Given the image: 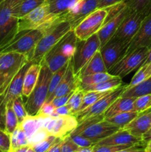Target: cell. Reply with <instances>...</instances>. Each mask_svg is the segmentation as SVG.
<instances>
[{
  "label": "cell",
  "instance_id": "6da1fadb",
  "mask_svg": "<svg viewBox=\"0 0 151 152\" xmlns=\"http://www.w3.org/2000/svg\"><path fill=\"white\" fill-rule=\"evenodd\" d=\"M60 17L49 11L48 4L44 1L25 16L19 19L18 31L41 30L44 34L53 26L62 22Z\"/></svg>",
  "mask_w": 151,
  "mask_h": 152
},
{
  "label": "cell",
  "instance_id": "7a4b0ae2",
  "mask_svg": "<svg viewBox=\"0 0 151 152\" xmlns=\"http://www.w3.org/2000/svg\"><path fill=\"white\" fill-rule=\"evenodd\" d=\"M41 70L38 80L30 94L25 102V108L29 115H36L40 108L46 101L48 95L49 85L53 74L43 59L41 62Z\"/></svg>",
  "mask_w": 151,
  "mask_h": 152
},
{
  "label": "cell",
  "instance_id": "3957f363",
  "mask_svg": "<svg viewBox=\"0 0 151 152\" xmlns=\"http://www.w3.org/2000/svg\"><path fill=\"white\" fill-rule=\"evenodd\" d=\"M21 0H2L0 2V49L9 44L18 34L19 19L13 10Z\"/></svg>",
  "mask_w": 151,
  "mask_h": 152
},
{
  "label": "cell",
  "instance_id": "277c9868",
  "mask_svg": "<svg viewBox=\"0 0 151 152\" xmlns=\"http://www.w3.org/2000/svg\"><path fill=\"white\" fill-rule=\"evenodd\" d=\"M44 35L41 30H25L18 32L7 45L0 49L1 53H18L23 54L31 62L37 44Z\"/></svg>",
  "mask_w": 151,
  "mask_h": 152
},
{
  "label": "cell",
  "instance_id": "5b68a950",
  "mask_svg": "<svg viewBox=\"0 0 151 152\" xmlns=\"http://www.w3.org/2000/svg\"><path fill=\"white\" fill-rule=\"evenodd\" d=\"M28 62V58L21 53L0 52V95H4L13 77Z\"/></svg>",
  "mask_w": 151,
  "mask_h": 152
},
{
  "label": "cell",
  "instance_id": "8992f818",
  "mask_svg": "<svg viewBox=\"0 0 151 152\" xmlns=\"http://www.w3.org/2000/svg\"><path fill=\"white\" fill-rule=\"evenodd\" d=\"M72 28L68 21H62L53 26L43 36L37 44L31 62L40 63L44 55L67 34Z\"/></svg>",
  "mask_w": 151,
  "mask_h": 152
},
{
  "label": "cell",
  "instance_id": "52a82bcc",
  "mask_svg": "<svg viewBox=\"0 0 151 152\" xmlns=\"http://www.w3.org/2000/svg\"><path fill=\"white\" fill-rule=\"evenodd\" d=\"M149 50V48L142 47L125 53L123 57L110 68L107 72L114 77L121 78L125 77L134 70L140 68L147 56Z\"/></svg>",
  "mask_w": 151,
  "mask_h": 152
},
{
  "label": "cell",
  "instance_id": "ba28073f",
  "mask_svg": "<svg viewBox=\"0 0 151 152\" xmlns=\"http://www.w3.org/2000/svg\"><path fill=\"white\" fill-rule=\"evenodd\" d=\"M100 48L101 42L97 34H93L85 40H77L75 53L71 58L73 69L76 76Z\"/></svg>",
  "mask_w": 151,
  "mask_h": 152
},
{
  "label": "cell",
  "instance_id": "9c48e42d",
  "mask_svg": "<svg viewBox=\"0 0 151 152\" xmlns=\"http://www.w3.org/2000/svg\"><path fill=\"white\" fill-rule=\"evenodd\" d=\"M107 12L108 7L98 8L86 16L73 29L78 39L85 40L97 34L105 23Z\"/></svg>",
  "mask_w": 151,
  "mask_h": 152
},
{
  "label": "cell",
  "instance_id": "30bf717a",
  "mask_svg": "<svg viewBox=\"0 0 151 152\" xmlns=\"http://www.w3.org/2000/svg\"><path fill=\"white\" fill-rule=\"evenodd\" d=\"M127 86V85L125 84L121 85L117 88L111 91L110 93L101 98L100 99H99L97 102L90 105V107L75 114L74 116L76 117L78 123H81V122L84 121L89 118H91V117H97V116L104 114V113L110 106L111 104L121 96V94L126 89Z\"/></svg>",
  "mask_w": 151,
  "mask_h": 152
},
{
  "label": "cell",
  "instance_id": "8fae6325",
  "mask_svg": "<svg viewBox=\"0 0 151 152\" xmlns=\"http://www.w3.org/2000/svg\"><path fill=\"white\" fill-rule=\"evenodd\" d=\"M78 125L76 117L74 115L59 116V117H48L44 119L43 127L47 129L49 134L56 137L64 139L66 137L70 136L71 133L75 130Z\"/></svg>",
  "mask_w": 151,
  "mask_h": 152
},
{
  "label": "cell",
  "instance_id": "7c38bea8",
  "mask_svg": "<svg viewBox=\"0 0 151 152\" xmlns=\"http://www.w3.org/2000/svg\"><path fill=\"white\" fill-rule=\"evenodd\" d=\"M146 16L147 14L144 13L129 10L112 37L130 43L139 31Z\"/></svg>",
  "mask_w": 151,
  "mask_h": 152
},
{
  "label": "cell",
  "instance_id": "4fadbf2b",
  "mask_svg": "<svg viewBox=\"0 0 151 152\" xmlns=\"http://www.w3.org/2000/svg\"><path fill=\"white\" fill-rule=\"evenodd\" d=\"M128 46L129 43L111 37L109 41L100 48L99 52L107 71L127 53Z\"/></svg>",
  "mask_w": 151,
  "mask_h": 152
},
{
  "label": "cell",
  "instance_id": "5bb4252c",
  "mask_svg": "<svg viewBox=\"0 0 151 152\" xmlns=\"http://www.w3.org/2000/svg\"><path fill=\"white\" fill-rule=\"evenodd\" d=\"M100 0H78L68 13L62 16V21H68L73 30L84 18L98 9Z\"/></svg>",
  "mask_w": 151,
  "mask_h": 152
},
{
  "label": "cell",
  "instance_id": "9a60e30c",
  "mask_svg": "<svg viewBox=\"0 0 151 152\" xmlns=\"http://www.w3.org/2000/svg\"><path fill=\"white\" fill-rule=\"evenodd\" d=\"M119 129H121V128L109 123L104 119L97 123L89 125L77 134L87 138L96 145L99 141L107 137Z\"/></svg>",
  "mask_w": 151,
  "mask_h": 152
},
{
  "label": "cell",
  "instance_id": "2e32d148",
  "mask_svg": "<svg viewBox=\"0 0 151 152\" xmlns=\"http://www.w3.org/2000/svg\"><path fill=\"white\" fill-rule=\"evenodd\" d=\"M99 145H130V146H145L142 138L136 137L127 131L121 129L107 137L96 144Z\"/></svg>",
  "mask_w": 151,
  "mask_h": 152
},
{
  "label": "cell",
  "instance_id": "e0dca14e",
  "mask_svg": "<svg viewBox=\"0 0 151 152\" xmlns=\"http://www.w3.org/2000/svg\"><path fill=\"white\" fill-rule=\"evenodd\" d=\"M142 47H147L150 49L151 48V10L145 16L138 32L129 43L127 53Z\"/></svg>",
  "mask_w": 151,
  "mask_h": 152
},
{
  "label": "cell",
  "instance_id": "ac0fdd59",
  "mask_svg": "<svg viewBox=\"0 0 151 152\" xmlns=\"http://www.w3.org/2000/svg\"><path fill=\"white\" fill-rule=\"evenodd\" d=\"M78 88V79H77V77L75 75L73 72L72 62H71L70 59L63 78L61 80L60 83L57 86V88H56L55 91L53 93V94L50 97L47 98L45 102H51L53 99H54L55 97L68 94L70 93V92L74 91Z\"/></svg>",
  "mask_w": 151,
  "mask_h": 152
},
{
  "label": "cell",
  "instance_id": "d6986e66",
  "mask_svg": "<svg viewBox=\"0 0 151 152\" xmlns=\"http://www.w3.org/2000/svg\"><path fill=\"white\" fill-rule=\"evenodd\" d=\"M31 62H28V63L25 64L11 80L4 93V102L5 105L8 102H13L16 98L23 96L22 88H23L24 79Z\"/></svg>",
  "mask_w": 151,
  "mask_h": 152
},
{
  "label": "cell",
  "instance_id": "ffe728a7",
  "mask_svg": "<svg viewBox=\"0 0 151 152\" xmlns=\"http://www.w3.org/2000/svg\"><path fill=\"white\" fill-rule=\"evenodd\" d=\"M151 128V111H147L141 113L133 119L123 129L127 131L136 137L142 138L146 132Z\"/></svg>",
  "mask_w": 151,
  "mask_h": 152
},
{
  "label": "cell",
  "instance_id": "44dd1931",
  "mask_svg": "<svg viewBox=\"0 0 151 152\" xmlns=\"http://www.w3.org/2000/svg\"><path fill=\"white\" fill-rule=\"evenodd\" d=\"M128 10V7H126L125 8L121 10L118 14L104 23L101 29L97 33L101 42V47L103 46L107 42L109 41L110 39L114 35L121 21L127 15Z\"/></svg>",
  "mask_w": 151,
  "mask_h": 152
},
{
  "label": "cell",
  "instance_id": "7402d4cb",
  "mask_svg": "<svg viewBox=\"0 0 151 152\" xmlns=\"http://www.w3.org/2000/svg\"><path fill=\"white\" fill-rule=\"evenodd\" d=\"M42 59L52 74L65 66L70 61V59L62 54L56 44L44 55Z\"/></svg>",
  "mask_w": 151,
  "mask_h": 152
},
{
  "label": "cell",
  "instance_id": "603a6c76",
  "mask_svg": "<svg viewBox=\"0 0 151 152\" xmlns=\"http://www.w3.org/2000/svg\"><path fill=\"white\" fill-rule=\"evenodd\" d=\"M134 100L135 98L119 96L111 104L110 106L104 113L105 118L113 117L116 114H121V113L134 111V106H133Z\"/></svg>",
  "mask_w": 151,
  "mask_h": 152
},
{
  "label": "cell",
  "instance_id": "cb8c5ba5",
  "mask_svg": "<svg viewBox=\"0 0 151 152\" xmlns=\"http://www.w3.org/2000/svg\"><path fill=\"white\" fill-rule=\"evenodd\" d=\"M40 70H41V63L31 62L24 79L23 88H22L23 96L28 97L33 90L38 80Z\"/></svg>",
  "mask_w": 151,
  "mask_h": 152
},
{
  "label": "cell",
  "instance_id": "d4e9b609",
  "mask_svg": "<svg viewBox=\"0 0 151 152\" xmlns=\"http://www.w3.org/2000/svg\"><path fill=\"white\" fill-rule=\"evenodd\" d=\"M102 72H107V70L105 67V62L99 50L87 62V63L81 68L76 77H84V76Z\"/></svg>",
  "mask_w": 151,
  "mask_h": 152
},
{
  "label": "cell",
  "instance_id": "484cf974",
  "mask_svg": "<svg viewBox=\"0 0 151 152\" xmlns=\"http://www.w3.org/2000/svg\"><path fill=\"white\" fill-rule=\"evenodd\" d=\"M78 38L76 36L73 30L67 33L57 43L58 48L62 55L70 59L76 50V46Z\"/></svg>",
  "mask_w": 151,
  "mask_h": 152
},
{
  "label": "cell",
  "instance_id": "4316f807",
  "mask_svg": "<svg viewBox=\"0 0 151 152\" xmlns=\"http://www.w3.org/2000/svg\"><path fill=\"white\" fill-rule=\"evenodd\" d=\"M46 117L40 115H29L28 114L19 126L24 131L28 140L39 128L43 127L44 119Z\"/></svg>",
  "mask_w": 151,
  "mask_h": 152
},
{
  "label": "cell",
  "instance_id": "83f0119b",
  "mask_svg": "<svg viewBox=\"0 0 151 152\" xmlns=\"http://www.w3.org/2000/svg\"><path fill=\"white\" fill-rule=\"evenodd\" d=\"M123 85L122 80L119 77H113L110 80L97 84L89 85L78 87L84 91H108L113 90Z\"/></svg>",
  "mask_w": 151,
  "mask_h": 152
},
{
  "label": "cell",
  "instance_id": "f1b7e54d",
  "mask_svg": "<svg viewBox=\"0 0 151 152\" xmlns=\"http://www.w3.org/2000/svg\"><path fill=\"white\" fill-rule=\"evenodd\" d=\"M147 94H151V77L133 87H127L120 96L136 98Z\"/></svg>",
  "mask_w": 151,
  "mask_h": 152
},
{
  "label": "cell",
  "instance_id": "f546056e",
  "mask_svg": "<svg viewBox=\"0 0 151 152\" xmlns=\"http://www.w3.org/2000/svg\"><path fill=\"white\" fill-rule=\"evenodd\" d=\"M78 1V0H46L48 4L50 13L59 17L68 13V10Z\"/></svg>",
  "mask_w": 151,
  "mask_h": 152
},
{
  "label": "cell",
  "instance_id": "4dcf8cb0",
  "mask_svg": "<svg viewBox=\"0 0 151 152\" xmlns=\"http://www.w3.org/2000/svg\"><path fill=\"white\" fill-rule=\"evenodd\" d=\"M45 1L46 0H21L13 8V16L19 19H21Z\"/></svg>",
  "mask_w": 151,
  "mask_h": 152
},
{
  "label": "cell",
  "instance_id": "1f68e13d",
  "mask_svg": "<svg viewBox=\"0 0 151 152\" xmlns=\"http://www.w3.org/2000/svg\"><path fill=\"white\" fill-rule=\"evenodd\" d=\"M113 77L114 76L111 75L108 72H102L84 76V77H77V79H78V87H81V86H84L97 84V83L110 80V79L113 78Z\"/></svg>",
  "mask_w": 151,
  "mask_h": 152
},
{
  "label": "cell",
  "instance_id": "d6a6232c",
  "mask_svg": "<svg viewBox=\"0 0 151 152\" xmlns=\"http://www.w3.org/2000/svg\"><path fill=\"white\" fill-rule=\"evenodd\" d=\"M139 114V113H138L137 111H128V112L121 113V114H116L113 117H107V118L105 119L109 123L118 126L121 129H123L124 126H127L129 123H130L133 119L136 118Z\"/></svg>",
  "mask_w": 151,
  "mask_h": 152
},
{
  "label": "cell",
  "instance_id": "836d02e7",
  "mask_svg": "<svg viewBox=\"0 0 151 152\" xmlns=\"http://www.w3.org/2000/svg\"><path fill=\"white\" fill-rule=\"evenodd\" d=\"M13 102H8L5 107V129L4 131L9 134H11L19 126L17 117L12 106Z\"/></svg>",
  "mask_w": 151,
  "mask_h": 152
},
{
  "label": "cell",
  "instance_id": "e575fe53",
  "mask_svg": "<svg viewBox=\"0 0 151 152\" xmlns=\"http://www.w3.org/2000/svg\"><path fill=\"white\" fill-rule=\"evenodd\" d=\"M26 145H29L28 138L20 126H18L10 134V151H15L16 148Z\"/></svg>",
  "mask_w": 151,
  "mask_h": 152
},
{
  "label": "cell",
  "instance_id": "d590c367",
  "mask_svg": "<svg viewBox=\"0 0 151 152\" xmlns=\"http://www.w3.org/2000/svg\"><path fill=\"white\" fill-rule=\"evenodd\" d=\"M84 95V91L78 88L74 91L70 97L69 98L66 105H68L70 111L71 115H75L79 111V108L81 107V103H82Z\"/></svg>",
  "mask_w": 151,
  "mask_h": 152
},
{
  "label": "cell",
  "instance_id": "8d00e7d4",
  "mask_svg": "<svg viewBox=\"0 0 151 152\" xmlns=\"http://www.w3.org/2000/svg\"><path fill=\"white\" fill-rule=\"evenodd\" d=\"M111 91H84L82 103H81V107L79 108V111L78 112H80V111H83L85 108L90 107V105H92L95 102H97L101 98H102L105 95L107 94L108 93H110Z\"/></svg>",
  "mask_w": 151,
  "mask_h": 152
},
{
  "label": "cell",
  "instance_id": "74e56055",
  "mask_svg": "<svg viewBox=\"0 0 151 152\" xmlns=\"http://www.w3.org/2000/svg\"><path fill=\"white\" fill-rule=\"evenodd\" d=\"M130 10L147 15L151 10V0H124Z\"/></svg>",
  "mask_w": 151,
  "mask_h": 152
},
{
  "label": "cell",
  "instance_id": "f35d334b",
  "mask_svg": "<svg viewBox=\"0 0 151 152\" xmlns=\"http://www.w3.org/2000/svg\"><path fill=\"white\" fill-rule=\"evenodd\" d=\"M150 77H151V63L141 66L138 69L137 72L133 76L131 81L127 85V87H133V86L140 83L141 82L147 80Z\"/></svg>",
  "mask_w": 151,
  "mask_h": 152
},
{
  "label": "cell",
  "instance_id": "ab89813d",
  "mask_svg": "<svg viewBox=\"0 0 151 152\" xmlns=\"http://www.w3.org/2000/svg\"><path fill=\"white\" fill-rule=\"evenodd\" d=\"M133 106H134V111H137L139 114L150 110L151 94L144 95V96L135 98Z\"/></svg>",
  "mask_w": 151,
  "mask_h": 152
},
{
  "label": "cell",
  "instance_id": "60d3db41",
  "mask_svg": "<svg viewBox=\"0 0 151 152\" xmlns=\"http://www.w3.org/2000/svg\"><path fill=\"white\" fill-rule=\"evenodd\" d=\"M68 63H69V62H68ZM68 63L66 64V65H65V66L62 67V68H61L59 70H58L56 72L53 73V75H52L51 80H50V85H49V90H48V95H47V98L50 97V96L53 94V93L55 91V90H56V88H57V86H59V84L60 83L61 80H62L64 75L65 74V72H66Z\"/></svg>",
  "mask_w": 151,
  "mask_h": 152
},
{
  "label": "cell",
  "instance_id": "b9f144b4",
  "mask_svg": "<svg viewBox=\"0 0 151 152\" xmlns=\"http://www.w3.org/2000/svg\"><path fill=\"white\" fill-rule=\"evenodd\" d=\"M59 140H61V138L56 137L53 135L50 134L45 139L37 142V143L33 144L31 146L33 147L36 152H46L53 144L58 142Z\"/></svg>",
  "mask_w": 151,
  "mask_h": 152
},
{
  "label": "cell",
  "instance_id": "7bdbcfd3",
  "mask_svg": "<svg viewBox=\"0 0 151 152\" xmlns=\"http://www.w3.org/2000/svg\"><path fill=\"white\" fill-rule=\"evenodd\" d=\"M12 106H13V111H14L16 117H17L19 123H21L23 121L24 119L28 115L26 108H25V105L24 103L22 96H19V97L16 98L13 101Z\"/></svg>",
  "mask_w": 151,
  "mask_h": 152
},
{
  "label": "cell",
  "instance_id": "ee69618b",
  "mask_svg": "<svg viewBox=\"0 0 151 152\" xmlns=\"http://www.w3.org/2000/svg\"><path fill=\"white\" fill-rule=\"evenodd\" d=\"M10 151V135L0 129V152Z\"/></svg>",
  "mask_w": 151,
  "mask_h": 152
},
{
  "label": "cell",
  "instance_id": "f6af8a7d",
  "mask_svg": "<svg viewBox=\"0 0 151 152\" xmlns=\"http://www.w3.org/2000/svg\"><path fill=\"white\" fill-rule=\"evenodd\" d=\"M50 134L47 132V129L44 127H41L32 135L30 138L28 140V142H29V145H32L33 144L37 143V142H40V141L43 140L44 139H45L47 136H49Z\"/></svg>",
  "mask_w": 151,
  "mask_h": 152
},
{
  "label": "cell",
  "instance_id": "bcb514c9",
  "mask_svg": "<svg viewBox=\"0 0 151 152\" xmlns=\"http://www.w3.org/2000/svg\"><path fill=\"white\" fill-rule=\"evenodd\" d=\"M130 145H93V152H116L130 148Z\"/></svg>",
  "mask_w": 151,
  "mask_h": 152
},
{
  "label": "cell",
  "instance_id": "7dc6e473",
  "mask_svg": "<svg viewBox=\"0 0 151 152\" xmlns=\"http://www.w3.org/2000/svg\"><path fill=\"white\" fill-rule=\"evenodd\" d=\"M79 147L71 140L70 136L63 139L61 146V152H76Z\"/></svg>",
  "mask_w": 151,
  "mask_h": 152
},
{
  "label": "cell",
  "instance_id": "c3c4849f",
  "mask_svg": "<svg viewBox=\"0 0 151 152\" xmlns=\"http://www.w3.org/2000/svg\"><path fill=\"white\" fill-rule=\"evenodd\" d=\"M70 137L71 138V140H72L79 148H82V147H90L95 145V144L93 143L92 141H90V140L84 137L81 136V135L79 134H70Z\"/></svg>",
  "mask_w": 151,
  "mask_h": 152
},
{
  "label": "cell",
  "instance_id": "681fc988",
  "mask_svg": "<svg viewBox=\"0 0 151 152\" xmlns=\"http://www.w3.org/2000/svg\"><path fill=\"white\" fill-rule=\"evenodd\" d=\"M55 109H56V107L52 104L51 102H44L36 115L42 116L44 117H50L51 114L55 111Z\"/></svg>",
  "mask_w": 151,
  "mask_h": 152
},
{
  "label": "cell",
  "instance_id": "f907efd6",
  "mask_svg": "<svg viewBox=\"0 0 151 152\" xmlns=\"http://www.w3.org/2000/svg\"><path fill=\"white\" fill-rule=\"evenodd\" d=\"M4 95H0V129H5V104L4 102Z\"/></svg>",
  "mask_w": 151,
  "mask_h": 152
},
{
  "label": "cell",
  "instance_id": "816d5d0a",
  "mask_svg": "<svg viewBox=\"0 0 151 152\" xmlns=\"http://www.w3.org/2000/svg\"><path fill=\"white\" fill-rule=\"evenodd\" d=\"M73 93V91L70 92V93L68 94H66V95H64V96L55 97L54 99H53V100L51 101L52 104H53V105H54L56 108H59V107L65 105L67 104V102H68L69 98L70 97V96L72 95Z\"/></svg>",
  "mask_w": 151,
  "mask_h": 152
},
{
  "label": "cell",
  "instance_id": "f5cc1de1",
  "mask_svg": "<svg viewBox=\"0 0 151 152\" xmlns=\"http://www.w3.org/2000/svg\"><path fill=\"white\" fill-rule=\"evenodd\" d=\"M68 114H70V111L68 105H63V106L59 107V108H56L55 111L51 114L50 117L56 118V117H59V116L68 115Z\"/></svg>",
  "mask_w": 151,
  "mask_h": 152
},
{
  "label": "cell",
  "instance_id": "db71d44e",
  "mask_svg": "<svg viewBox=\"0 0 151 152\" xmlns=\"http://www.w3.org/2000/svg\"><path fill=\"white\" fill-rule=\"evenodd\" d=\"M124 0H100L98 5V8H106L110 6L121 2Z\"/></svg>",
  "mask_w": 151,
  "mask_h": 152
},
{
  "label": "cell",
  "instance_id": "11a10c76",
  "mask_svg": "<svg viewBox=\"0 0 151 152\" xmlns=\"http://www.w3.org/2000/svg\"><path fill=\"white\" fill-rule=\"evenodd\" d=\"M145 146H139V145H136V146H132L130 148H125V149L120 150V151L116 152H145L144 151Z\"/></svg>",
  "mask_w": 151,
  "mask_h": 152
},
{
  "label": "cell",
  "instance_id": "9f6ffc18",
  "mask_svg": "<svg viewBox=\"0 0 151 152\" xmlns=\"http://www.w3.org/2000/svg\"><path fill=\"white\" fill-rule=\"evenodd\" d=\"M62 140H63V139L59 140L58 142L53 144L46 152H61V146H62Z\"/></svg>",
  "mask_w": 151,
  "mask_h": 152
},
{
  "label": "cell",
  "instance_id": "6f0895ef",
  "mask_svg": "<svg viewBox=\"0 0 151 152\" xmlns=\"http://www.w3.org/2000/svg\"><path fill=\"white\" fill-rule=\"evenodd\" d=\"M16 152H36L30 145H26L19 147L15 150Z\"/></svg>",
  "mask_w": 151,
  "mask_h": 152
},
{
  "label": "cell",
  "instance_id": "680465c9",
  "mask_svg": "<svg viewBox=\"0 0 151 152\" xmlns=\"http://www.w3.org/2000/svg\"><path fill=\"white\" fill-rule=\"evenodd\" d=\"M142 140L144 141L145 144L147 143V142H149L150 140H151V128L148 130L147 132L144 134L142 137Z\"/></svg>",
  "mask_w": 151,
  "mask_h": 152
},
{
  "label": "cell",
  "instance_id": "91938a15",
  "mask_svg": "<svg viewBox=\"0 0 151 152\" xmlns=\"http://www.w3.org/2000/svg\"><path fill=\"white\" fill-rule=\"evenodd\" d=\"M93 146L90 147H82V148H79L78 149L77 152H93Z\"/></svg>",
  "mask_w": 151,
  "mask_h": 152
},
{
  "label": "cell",
  "instance_id": "94428289",
  "mask_svg": "<svg viewBox=\"0 0 151 152\" xmlns=\"http://www.w3.org/2000/svg\"><path fill=\"white\" fill-rule=\"evenodd\" d=\"M150 63H151V48H150V49L147 56V58L145 59V60L144 61V62L142 63V65H141V66H142V65H147V64H150Z\"/></svg>",
  "mask_w": 151,
  "mask_h": 152
},
{
  "label": "cell",
  "instance_id": "6125c7cd",
  "mask_svg": "<svg viewBox=\"0 0 151 152\" xmlns=\"http://www.w3.org/2000/svg\"><path fill=\"white\" fill-rule=\"evenodd\" d=\"M144 151L145 152H151V140L147 142L145 145L144 147Z\"/></svg>",
  "mask_w": 151,
  "mask_h": 152
},
{
  "label": "cell",
  "instance_id": "be15d7a7",
  "mask_svg": "<svg viewBox=\"0 0 151 152\" xmlns=\"http://www.w3.org/2000/svg\"><path fill=\"white\" fill-rule=\"evenodd\" d=\"M9 152H16L15 151H10Z\"/></svg>",
  "mask_w": 151,
  "mask_h": 152
},
{
  "label": "cell",
  "instance_id": "e7e4bbea",
  "mask_svg": "<svg viewBox=\"0 0 151 152\" xmlns=\"http://www.w3.org/2000/svg\"><path fill=\"white\" fill-rule=\"evenodd\" d=\"M150 111H151V109H150Z\"/></svg>",
  "mask_w": 151,
  "mask_h": 152
},
{
  "label": "cell",
  "instance_id": "03108f58",
  "mask_svg": "<svg viewBox=\"0 0 151 152\" xmlns=\"http://www.w3.org/2000/svg\"><path fill=\"white\" fill-rule=\"evenodd\" d=\"M76 152H77V151H76Z\"/></svg>",
  "mask_w": 151,
  "mask_h": 152
}]
</instances>
